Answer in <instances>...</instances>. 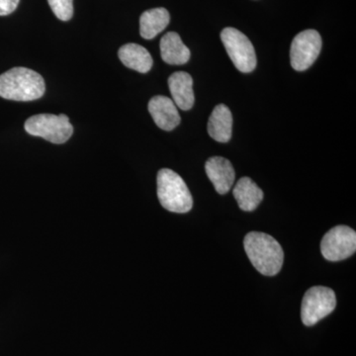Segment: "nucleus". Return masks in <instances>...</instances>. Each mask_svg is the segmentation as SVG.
I'll return each instance as SVG.
<instances>
[{"instance_id":"nucleus-11","label":"nucleus","mask_w":356,"mask_h":356,"mask_svg":"<svg viewBox=\"0 0 356 356\" xmlns=\"http://www.w3.org/2000/svg\"><path fill=\"white\" fill-rule=\"evenodd\" d=\"M168 88L172 96V102L178 108L191 110L195 102L193 91V79L185 72H177L168 79Z\"/></svg>"},{"instance_id":"nucleus-10","label":"nucleus","mask_w":356,"mask_h":356,"mask_svg":"<svg viewBox=\"0 0 356 356\" xmlns=\"http://www.w3.org/2000/svg\"><path fill=\"white\" fill-rule=\"evenodd\" d=\"M147 108L154 123L161 130L172 131L179 125L180 115L177 105L170 98L163 95L154 96L149 100Z\"/></svg>"},{"instance_id":"nucleus-13","label":"nucleus","mask_w":356,"mask_h":356,"mask_svg":"<svg viewBox=\"0 0 356 356\" xmlns=\"http://www.w3.org/2000/svg\"><path fill=\"white\" fill-rule=\"evenodd\" d=\"M233 132V116L225 104H219L213 110L208 121L210 137L219 143H228Z\"/></svg>"},{"instance_id":"nucleus-8","label":"nucleus","mask_w":356,"mask_h":356,"mask_svg":"<svg viewBox=\"0 0 356 356\" xmlns=\"http://www.w3.org/2000/svg\"><path fill=\"white\" fill-rule=\"evenodd\" d=\"M322 50V38L316 30H305L295 37L290 50L293 69L304 72L313 65Z\"/></svg>"},{"instance_id":"nucleus-6","label":"nucleus","mask_w":356,"mask_h":356,"mask_svg":"<svg viewBox=\"0 0 356 356\" xmlns=\"http://www.w3.org/2000/svg\"><path fill=\"white\" fill-rule=\"evenodd\" d=\"M336 306V294L331 288L312 287L305 293L302 301V322L307 327H312L329 316Z\"/></svg>"},{"instance_id":"nucleus-1","label":"nucleus","mask_w":356,"mask_h":356,"mask_svg":"<svg viewBox=\"0 0 356 356\" xmlns=\"http://www.w3.org/2000/svg\"><path fill=\"white\" fill-rule=\"evenodd\" d=\"M243 247L250 262L262 275L274 276L282 268L284 254L280 243L261 232H250L243 240Z\"/></svg>"},{"instance_id":"nucleus-7","label":"nucleus","mask_w":356,"mask_h":356,"mask_svg":"<svg viewBox=\"0 0 356 356\" xmlns=\"http://www.w3.org/2000/svg\"><path fill=\"white\" fill-rule=\"evenodd\" d=\"M356 250V233L348 226H337L330 229L321 242L323 257L329 261L348 259Z\"/></svg>"},{"instance_id":"nucleus-18","label":"nucleus","mask_w":356,"mask_h":356,"mask_svg":"<svg viewBox=\"0 0 356 356\" xmlns=\"http://www.w3.org/2000/svg\"><path fill=\"white\" fill-rule=\"evenodd\" d=\"M20 0H0V16L9 15L15 11Z\"/></svg>"},{"instance_id":"nucleus-12","label":"nucleus","mask_w":356,"mask_h":356,"mask_svg":"<svg viewBox=\"0 0 356 356\" xmlns=\"http://www.w3.org/2000/svg\"><path fill=\"white\" fill-rule=\"evenodd\" d=\"M159 48L161 58L166 64L181 65L191 60V50L185 46L177 33H166L161 40Z\"/></svg>"},{"instance_id":"nucleus-15","label":"nucleus","mask_w":356,"mask_h":356,"mask_svg":"<svg viewBox=\"0 0 356 356\" xmlns=\"http://www.w3.org/2000/svg\"><path fill=\"white\" fill-rule=\"evenodd\" d=\"M233 194L238 207L245 212L257 209L264 199V192L250 177L241 178L234 186Z\"/></svg>"},{"instance_id":"nucleus-2","label":"nucleus","mask_w":356,"mask_h":356,"mask_svg":"<svg viewBox=\"0 0 356 356\" xmlns=\"http://www.w3.org/2000/svg\"><path fill=\"white\" fill-rule=\"evenodd\" d=\"M43 76L26 67H14L0 76V97L14 102H33L44 95Z\"/></svg>"},{"instance_id":"nucleus-5","label":"nucleus","mask_w":356,"mask_h":356,"mask_svg":"<svg viewBox=\"0 0 356 356\" xmlns=\"http://www.w3.org/2000/svg\"><path fill=\"white\" fill-rule=\"evenodd\" d=\"M221 40L236 69L248 74L257 67V55L254 44L243 33L235 28H225L221 32Z\"/></svg>"},{"instance_id":"nucleus-14","label":"nucleus","mask_w":356,"mask_h":356,"mask_svg":"<svg viewBox=\"0 0 356 356\" xmlns=\"http://www.w3.org/2000/svg\"><path fill=\"white\" fill-rule=\"evenodd\" d=\"M118 57L129 69L140 74H147L153 67L154 60L151 54L144 47L138 44H126L118 51Z\"/></svg>"},{"instance_id":"nucleus-4","label":"nucleus","mask_w":356,"mask_h":356,"mask_svg":"<svg viewBox=\"0 0 356 356\" xmlns=\"http://www.w3.org/2000/svg\"><path fill=\"white\" fill-rule=\"evenodd\" d=\"M26 132L34 137H41L53 144H65L74 134L70 118L65 114H39L25 122Z\"/></svg>"},{"instance_id":"nucleus-3","label":"nucleus","mask_w":356,"mask_h":356,"mask_svg":"<svg viewBox=\"0 0 356 356\" xmlns=\"http://www.w3.org/2000/svg\"><path fill=\"white\" fill-rule=\"evenodd\" d=\"M158 197L165 209L173 213L189 212L193 206V199L188 187L180 175L168 168L158 173Z\"/></svg>"},{"instance_id":"nucleus-17","label":"nucleus","mask_w":356,"mask_h":356,"mask_svg":"<svg viewBox=\"0 0 356 356\" xmlns=\"http://www.w3.org/2000/svg\"><path fill=\"white\" fill-rule=\"evenodd\" d=\"M54 14L58 19L69 21L74 15V0H48Z\"/></svg>"},{"instance_id":"nucleus-9","label":"nucleus","mask_w":356,"mask_h":356,"mask_svg":"<svg viewBox=\"0 0 356 356\" xmlns=\"http://www.w3.org/2000/svg\"><path fill=\"white\" fill-rule=\"evenodd\" d=\"M206 175L219 194H226L235 184V170L229 159L213 156L206 161Z\"/></svg>"},{"instance_id":"nucleus-16","label":"nucleus","mask_w":356,"mask_h":356,"mask_svg":"<svg viewBox=\"0 0 356 356\" xmlns=\"http://www.w3.org/2000/svg\"><path fill=\"white\" fill-rule=\"evenodd\" d=\"M170 15L163 7L145 11L140 18V34L146 40L154 39L170 24Z\"/></svg>"}]
</instances>
